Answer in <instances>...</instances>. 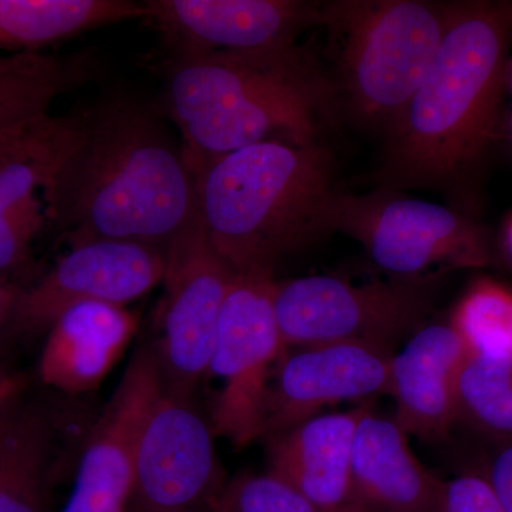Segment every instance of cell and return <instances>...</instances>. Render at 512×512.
<instances>
[{"label": "cell", "mask_w": 512, "mask_h": 512, "mask_svg": "<svg viewBox=\"0 0 512 512\" xmlns=\"http://www.w3.org/2000/svg\"><path fill=\"white\" fill-rule=\"evenodd\" d=\"M456 3L338 0L319 5V25L336 47L349 109L386 131L423 82L453 19Z\"/></svg>", "instance_id": "obj_5"}, {"label": "cell", "mask_w": 512, "mask_h": 512, "mask_svg": "<svg viewBox=\"0 0 512 512\" xmlns=\"http://www.w3.org/2000/svg\"><path fill=\"white\" fill-rule=\"evenodd\" d=\"M424 279L355 285L335 276L276 282V320L286 349L366 343L393 349L421 328L431 311Z\"/></svg>", "instance_id": "obj_7"}, {"label": "cell", "mask_w": 512, "mask_h": 512, "mask_svg": "<svg viewBox=\"0 0 512 512\" xmlns=\"http://www.w3.org/2000/svg\"><path fill=\"white\" fill-rule=\"evenodd\" d=\"M505 512H512V443L503 444L484 474Z\"/></svg>", "instance_id": "obj_28"}, {"label": "cell", "mask_w": 512, "mask_h": 512, "mask_svg": "<svg viewBox=\"0 0 512 512\" xmlns=\"http://www.w3.org/2000/svg\"><path fill=\"white\" fill-rule=\"evenodd\" d=\"M409 434L370 403L357 423L352 481L357 503L367 512H440L444 481L414 456Z\"/></svg>", "instance_id": "obj_18"}, {"label": "cell", "mask_w": 512, "mask_h": 512, "mask_svg": "<svg viewBox=\"0 0 512 512\" xmlns=\"http://www.w3.org/2000/svg\"><path fill=\"white\" fill-rule=\"evenodd\" d=\"M335 231L365 247L383 271L404 281L444 268H480L490 262L483 229L460 212L434 202L380 190L340 192Z\"/></svg>", "instance_id": "obj_8"}, {"label": "cell", "mask_w": 512, "mask_h": 512, "mask_svg": "<svg viewBox=\"0 0 512 512\" xmlns=\"http://www.w3.org/2000/svg\"><path fill=\"white\" fill-rule=\"evenodd\" d=\"M214 437L191 400L163 390L138 436L130 510L210 508L225 485Z\"/></svg>", "instance_id": "obj_10"}, {"label": "cell", "mask_w": 512, "mask_h": 512, "mask_svg": "<svg viewBox=\"0 0 512 512\" xmlns=\"http://www.w3.org/2000/svg\"><path fill=\"white\" fill-rule=\"evenodd\" d=\"M211 512H323L281 478L242 474L224 485Z\"/></svg>", "instance_id": "obj_25"}, {"label": "cell", "mask_w": 512, "mask_h": 512, "mask_svg": "<svg viewBox=\"0 0 512 512\" xmlns=\"http://www.w3.org/2000/svg\"><path fill=\"white\" fill-rule=\"evenodd\" d=\"M366 402L348 412L318 414L269 439L272 476L323 512H367L352 481L353 439Z\"/></svg>", "instance_id": "obj_15"}, {"label": "cell", "mask_w": 512, "mask_h": 512, "mask_svg": "<svg viewBox=\"0 0 512 512\" xmlns=\"http://www.w3.org/2000/svg\"><path fill=\"white\" fill-rule=\"evenodd\" d=\"M144 20L174 56L255 55L298 47L319 25V5L301 0H147Z\"/></svg>", "instance_id": "obj_11"}, {"label": "cell", "mask_w": 512, "mask_h": 512, "mask_svg": "<svg viewBox=\"0 0 512 512\" xmlns=\"http://www.w3.org/2000/svg\"><path fill=\"white\" fill-rule=\"evenodd\" d=\"M275 276L238 274L222 308L205 379L217 383L211 429L235 448L265 436L266 399L286 355L276 320Z\"/></svg>", "instance_id": "obj_6"}, {"label": "cell", "mask_w": 512, "mask_h": 512, "mask_svg": "<svg viewBox=\"0 0 512 512\" xmlns=\"http://www.w3.org/2000/svg\"><path fill=\"white\" fill-rule=\"evenodd\" d=\"M56 461L49 416L19 400L0 421V512H49Z\"/></svg>", "instance_id": "obj_20"}, {"label": "cell", "mask_w": 512, "mask_h": 512, "mask_svg": "<svg viewBox=\"0 0 512 512\" xmlns=\"http://www.w3.org/2000/svg\"><path fill=\"white\" fill-rule=\"evenodd\" d=\"M131 0H0V50L26 53L89 30L144 20Z\"/></svg>", "instance_id": "obj_21"}, {"label": "cell", "mask_w": 512, "mask_h": 512, "mask_svg": "<svg viewBox=\"0 0 512 512\" xmlns=\"http://www.w3.org/2000/svg\"><path fill=\"white\" fill-rule=\"evenodd\" d=\"M74 120L43 190L47 224L72 245L124 241L165 252L200 218L183 144L134 97H106Z\"/></svg>", "instance_id": "obj_1"}, {"label": "cell", "mask_w": 512, "mask_h": 512, "mask_svg": "<svg viewBox=\"0 0 512 512\" xmlns=\"http://www.w3.org/2000/svg\"><path fill=\"white\" fill-rule=\"evenodd\" d=\"M468 355L451 325H429L393 355L389 393L407 434L423 440L446 437L457 421V380Z\"/></svg>", "instance_id": "obj_16"}, {"label": "cell", "mask_w": 512, "mask_h": 512, "mask_svg": "<svg viewBox=\"0 0 512 512\" xmlns=\"http://www.w3.org/2000/svg\"><path fill=\"white\" fill-rule=\"evenodd\" d=\"M335 99V86L299 47L174 56L165 72V114L190 167L265 141L319 143Z\"/></svg>", "instance_id": "obj_3"}, {"label": "cell", "mask_w": 512, "mask_h": 512, "mask_svg": "<svg viewBox=\"0 0 512 512\" xmlns=\"http://www.w3.org/2000/svg\"><path fill=\"white\" fill-rule=\"evenodd\" d=\"M90 76L92 63L82 56L16 53L0 72V119L49 113L62 94L80 86Z\"/></svg>", "instance_id": "obj_22"}, {"label": "cell", "mask_w": 512, "mask_h": 512, "mask_svg": "<svg viewBox=\"0 0 512 512\" xmlns=\"http://www.w3.org/2000/svg\"><path fill=\"white\" fill-rule=\"evenodd\" d=\"M510 140H511V144H512V113H511V117H510Z\"/></svg>", "instance_id": "obj_35"}, {"label": "cell", "mask_w": 512, "mask_h": 512, "mask_svg": "<svg viewBox=\"0 0 512 512\" xmlns=\"http://www.w3.org/2000/svg\"><path fill=\"white\" fill-rule=\"evenodd\" d=\"M138 329L126 306L83 302L70 306L46 330L40 382L64 394L92 392L104 382Z\"/></svg>", "instance_id": "obj_17"}, {"label": "cell", "mask_w": 512, "mask_h": 512, "mask_svg": "<svg viewBox=\"0 0 512 512\" xmlns=\"http://www.w3.org/2000/svg\"><path fill=\"white\" fill-rule=\"evenodd\" d=\"M165 252L124 241L73 245L42 278L23 286L8 328L46 332L70 306L103 302L126 306L163 282Z\"/></svg>", "instance_id": "obj_12"}, {"label": "cell", "mask_w": 512, "mask_h": 512, "mask_svg": "<svg viewBox=\"0 0 512 512\" xmlns=\"http://www.w3.org/2000/svg\"><path fill=\"white\" fill-rule=\"evenodd\" d=\"M512 2H457L423 82L386 130L382 190L447 188L493 140L507 86Z\"/></svg>", "instance_id": "obj_2"}, {"label": "cell", "mask_w": 512, "mask_h": 512, "mask_svg": "<svg viewBox=\"0 0 512 512\" xmlns=\"http://www.w3.org/2000/svg\"><path fill=\"white\" fill-rule=\"evenodd\" d=\"M451 326L470 353H512V292L477 282L458 303Z\"/></svg>", "instance_id": "obj_24"}, {"label": "cell", "mask_w": 512, "mask_h": 512, "mask_svg": "<svg viewBox=\"0 0 512 512\" xmlns=\"http://www.w3.org/2000/svg\"><path fill=\"white\" fill-rule=\"evenodd\" d=\"M512 443V353H470L457 380V421Z\"/></svg>", "instance_id": "obj_23"}, {"label": "cell", "mask_w": 512, "mask_h": 512, "mask_svg": "<svg viewBox=\"0 0 512 512\" xmlns=\"http://www.w3.org/2000/svg\"><path fill=\"white\" fill-rule=\"evenodd\" d=\"M392 350L328 343L286 352L266 399L268 439L318 416L325 407L389 393Z\"/></svg>", "instance_id": "obj_14"}, {"label": "cell", "mask_w": 512, "mask_h": 512, "mask_svg": "<svg viewBox=\"0 0 512 512\" xmlns=\"http://www.w3.org/2000/svg\"><path fill=\"white\" fill-rule=\"evenodd\" d=\"M440 512H505L487 478L480 474L444 481Z\"/></svg>", "instance_id": "obj_26"}, {"label": "cell", "mask_w": 512, "mask_h": 512, "mask_svg": "<svg viewBox=\"0 0 512 512\" xmlns=\"http://www.w3.org/2000/svg\"><path fill=\"white\" fill-rule=\"evenodd\" d=\"M508 242H510V247L512 251V222L510 228H508Z\"/></svg>", "instance_id": "obj_34"}, {"label": "cell", "mask_w": 512, "mask_h": 512, "mask_svg": "<svg viewBox=\"0 0 512 512\" xmlns=\"http://www.w3.org/2000/svg\"><path fill=\"white\" fill-rule=\"evenodd\" d=\"M507 86L508 89H510V92L512 94V57L510 60H508V67H507Z\"/></svg>", "instance_id": "obj_31"}, {"label": "cell", "mask_w": 512, "mask_h": 512, "mask_svg": "<svg viewBox=\"0 0 512 512\" xmlns=\"http://www.w3.org/2000/svg\"><path fill=\"white\" fill-rule=\"evenodd\" d=\"M190 168L208 241L238 274L274 276L285 258L335 232L342 191L320 143L265 141Z\"/></svg>", "instance_id": "obj_4"}, {"label": "cell", "mask_w": 512, "mask_h": 512, "mask_svg": "<svg viewBox=\"0 0 512 512\" xmlns=\"http://www.w3.org/2000/svg\"><path fill=\"white\" fill-rule=\"evenodd\" d=\"M12 56L13 55H10L8 57L0 56V72H2V70L5 69L6 66H8L10 60H12Z\"/></svg>", "instance_id": "obj_32"}, {"label": "cell", "mask_w": 512, "mask_h": 512, "mask_svg": "<svg viewBox=\"0 0 512 512\" xmlns=\"http://www.w3.org/2000/svg\"><path fill=\"white\" fill-rule=\"evenodd\" d=\"M53 116L49 113L19 114L0 119V168L36 140Z\"/></svg>", "instance_id": "obj_27"}, {"label": "cell", "mask_w": 512, "mask_h": 512, "mask_svg": "<svg viewBox=\"0 0 512 512\" xmlns=\"http://www.w3.org/2000/svg\"><path fill=\"white\" fill-rule=\"evenodd\" d=\"M130 512H147V511L130 510ZM175 512H211V510H210V508H195V510L175 511Z\"/></svg>", "instance_id": "obj_33"}, {"label": "cell", "mask_w": 512, "mask_h": 512, "mask_svg": "<svg viewBox=\"0 0 512 512\" xmlns=\"http://www.w3.org/2000/svg\"><path fill=\"white\" fill-rule=\"evenodd\" d=\"M163 390L156 352L143 346L94 423L60 512H130L138 436Z\"/></svg>", "instance_id": "obj_13"}, {"label": "cell", "mask_w": 512, "mask_h": 512, "mask_svg": "<svg viewBox=\"0 0 512 512\" xmlns=\"http://www.w3.org/2000/svg\"><path fill=\"white\" fill-rule=\"evenodd\" d=\"M22 376L10 373L0 366V421L19 402L23 392Z\"/></svg>", "instance_id": "obj_29"}, {"label": "cell", "mask_w": 512, "mask_h": 512, "mask_svg": "<svg viewBox=\"0 0 512 512\" xmlns=\"http://www.w3.org/2000/svg\"><path fill=\"white\" fill-rule=\"evenodd\" d=\"M74 117L53 116L46 130L0 168V279L29 261L46 220L45 190L57 163L74 136Z\"/></svg>", "instance_id": "obj_19"}, {"label": "cell", "mask_w": 512, "mask_h": 512, "mask_svg": "<svg viewBox=\"0 0 512 512\" xmlns=\"http://www.w3.org/2000/svg\"><path fill=\"white\" fill-rule=\"evenodd\" d=\"M235 275L212 248L201 218L165 249L160 336L153 346L165 393L192 400L207 375Z\"/></svg>", "instance_id": "obj_9"}, {"label": "cell", "mask_w": 512, "mask_h": 512, "mask_svg": "<svg viewBox=\"0 0 512 512\" xmlns=\"http://www.w3.org/2000/svg\"><path fill=\"white\" fill-rule=\"evenodd\" d=\"M22 288L23 286L18 282L0 279V332L8 328L10 316H12Z\"/></svg>", "instance_id": "obj_30"}]
</instances>
